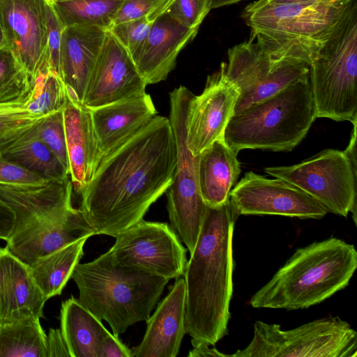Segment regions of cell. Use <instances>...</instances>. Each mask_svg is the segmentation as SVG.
I'll return each mask as SVG.
<instances>
[{"label":"cell","instance_id":"6da1fadb","mask_svg":"<svg viewBox=\"0 0 357 357\" xmlns=\"http://www.w3.org/2000/svg\"><path fill=\"white\" fill-rule=\"evenodd\" d=\"M176 145L169 119L155 115L102 158L81 193L96 234L114 237L142 220L172 183Z\"/></svg>","mask_w":357,"mask_h":357},{"label":"cell","instance_id":"7a4b0ae2","mask_svg":"<svg viewBox=\"0 0 357 357\" xmlns=\"http://www.w3.org/2000/svg\"><path fill=\"white\" fill-rule=\"evenodd\" d=\"M239 216L230 199L206 205L195 247L184 272L186 333L215 345L228 333L233 294L232 239Z\"/></svg>","mask_w":357,"mask_h":357},{"label":"cell","instance_id":"3957f363","mask_svg":"<svg viewBox=\"0 0 357 357\" xmlns=\"http://www.w3.org/2000/svg\"><path fill=\"white\" fill-rule=\"evenodd\" d=\"M357 268L354 245L336 237L297 249L250 300L254 308H308L345 288Z\"/></svg>","mask_w":357,"mask_h":357},{"label":"cell","instance_id":"277c9868","mask_svg":"<svg viewBox=\"0 0 357 357\" xmlns=\"http://www.w3.org/2000/svg\"><path fill=\"white\" fill-rule=\"evenodd\" d=\"M71 278L79 301L107 322L116 337L147 320L169 282L116 263L109 250L91 261L78 263Z\"/></svg>","mask_w":357,"mask_h":357},{"label":"cell","instance_id":"5b68a950","mask_svg":"<svg viewBox=\"0 0 357 357\" xmlns=\"http://www.w3.org/2000/svg\"><path fill=\"white\" fill-rule=\"evenodd\" d=\"M350 0L273 3L258 0L241 17L252 38L273 61H297L310 66Z\"/></svg>","mask_w":357,"mask_h":357},{"label":"cell","instance_id":"8992f818","mask_svg":"<svg viewBox=\"0 0 357 357\" xmlns=\"http://www.w3.org/2000/svg\"><path fill=\"white\" fill-rule=\"evenodd\" d=\"M315 119L309 76L234 114L224 139L236 154L243 149L289 151Z\"/></svg>","mask_w":357,"mask_h":357},{"label":"cell","instance_id":"52a82bcc","mask_svg":"<svg viewBox=\"0 0 357 357\" xmlns=\"http://www.w3.org/2000/svg\"><path fill=\"white\" fill-rule=\"evenodd\" d=\"M357 0H350L310 66L317 118L357 123Z\"/></svg>","mask_w":357,"mask_h":357},{"label":"cell","instance_id":"ba28073f","mask_svg":"<svg viewBox=\"0 0 357 357\" xmlns=\"http://www.w3.org/2000/svg\"><path fill=\"white\" fill-rule=\"evenodd\" d=\"M253 337L232 357H356L357 333L338 317L315 319L282 330L276 324L256 321Z\"/></svg>","mask_w":357,"mask_h":357},{"label":"cell","instance_id":"9c48e42d","mask_svg":"<svg viewBox=\"0 0 357 357\" xmlns=\"http://www.w3.org/2000/svg\"><path fill=\"white\" fill-rule=\"evenodd\" d=\"M193 96L184 86L169 93V119L176 141V165L172 183L165 192L171 227L190 254L195 247L206 208L198 183V155H192L186 142L188 114Z\"/></svg>","mask_w":357,"mask_h":357},{"label":"cell","instance_id":"30bf717a","mask_svg":"<svg viewBox=\"0 0 357 357\" xmlns=\"http://www.w3.org/2000/svg\"><path fill=\"white\" fill-rule=\"evenodd\" d=\"M264 172L303 190L328 212L344 218L351 213L356 224L357 167L344 151L326 149L300 163L266 167Z\"/></svg>","mask_w":357,"mask_h":357},{"label":"cell","instance_id":"8fae6325","mask_svg":"<svg viewBox=\"0 0 357 357\" xmlns=\"http://www.w3.org/2000/svg\"><path fill=\"white\" fill-rule=\"evenodd\" d=\"M227 54L225 73L239 91L234 114L310 76L308 64L273 61L252 37L229 49Z\"/></svg>","mask_w":357,"mask_h":357},{"label":"cell","instance_id":"7c38bea8","mask_svg":"<svg viewBox=\"0 0 357 357\" xmlns=\"http://www.w3.org/2000/svg\"><path fill=\"white\" fill-rule=\"evenodd\" d=\"M114 238L109 251L116 263L169 280L183 275L187 249L167 223L142 219Z\"/></svg>","mask_w":357,"mask_h":357},{"label":"cell","instance_id":"4fadbf2b","mask_svg":"<svg viewBox=\"0 0 357 357\" xmlns=\"http://www.w3.org/2000/svg\"><path fill=\"white\" fill-rule=\"evenodd\" d=\"M229 199L239 215L321 219L328 213L319 201L287 181L268 178L251 171L235 184Z\"/></svg>","mask_w":357,"mask_h":357},{"label":"cell","instance_id":"5bb4252c","mask_svg":"<svg viewBox=\"0 0 357 357\" xmlns=\"http://www.w3.org/2000/svg\"><path fill=\"white\" fill-rule=\"evenodd\" d=\"M45 0H0L7 46L33 79L50 70L47 52Z\"/></svg>","mask_w":357,"mask_h":357},{"label":"cell","instance_id":"9a60e30c","mask_svg":"<svg viewBox=\"0 0 357 357\" xmlns=\"http://www.w3.org/2000/svg\"><path fill=\"white\" fill-rule=\"evenodd\" d=\"M238 95L237 87L226 75L222 62L218 71L208 76L202 93L194 95L190 103L186 142L193 155L224 137Z\"/></svg>","mask_w":357,"mask_h":357},{"label":"cell","instance_id":"2e32d148","mask_svg":"<svg viewBox=\"0 0 357 357\" xmlns=\"http://www.w3.org/2000/svg\"><path fill=\"white\" fill-rule=\"evenodd\" d=\"M146 86L128 52L107 30L82 105H107L142 94Z\"/></svg>","mask_w":357,"mask_h":357},{"label":"cell","instance_id":"e0dca14e","mask_svg":"<svg viewBox=\"0 0 357 357\" xmlns=\"http://www.w3.org/2000/svg\"><path fill=\"white\" fill-rule=\"evenodd\" d=\"M96 235L79 208L66 214L37 222L13 233L6 248L29 266L82 238Z\"/></svg>","mask_w":357,"mask_h":357},{"label":"cell","instance_id":"ac0fdd59","mask_svg":"<svg viewBox=\"0 0 357 357\" xmlns=\"http://www.w3.org/2000/svg\"><path fill=\"white\" fill-rule=\"evenodd\" d=\"M185 313V281L180 277L146 321L142 342L130 349L132 357H176L187 333Z\"/></svg>","mask_w":357,"mask_h":357},{"label":"cell","instance_id":"d6986e66","mask_svg":"<svg viewBox=\"0 0 357 357\" xmlns=\"http://www.w3.org/2000/svg\"><path fill=\"white\" fill-rule=\"evenodd\" d=\"M107 30L86 25L64 27L60 46V77L68 97L80 105Z\"/></svg>","mask_w":357,"mask_h":357},{"label":"cell","instance_id":"ffe728a7","mask_svg":"<svg viewBox=\"0 0 357 357\" xmlns=\"http://www.w3.org/2000/svg\"><path fill=\"white\" fill-rule=\"evenodd\" d=\"M198 29L186 28L167 14L156 17L137 54L132 59L146 84L164 81L174 70L180 52Z\"/></svg>","mask_w":357,"mask_h":357},{"label":"cell","instance_id":"44dd1931","mask_svg":"<svg viewBox=\"0 0 357 357\" xmlns=\"http://www.w3.org/2000/svg\"><path fill=\"white\" fill-rule=\"evenodd\" d=\"M47 300L29 266L0 248V324L40 319Z\"/></svg>","mask_w":357,"mask_h":357},{"label":"cell","instance_id":"7402d4cb","mask_svg":"<svg viewBox=\"0 0 357 357\" xmlns=\"http://www.w3.org/2000/svg\"><path fill=\"white\" fill-rule=\"evenodd\" d=\"M70 177L42 185H0V199L15 213L13 232L37 222L54 218L73 208Z\"/></svg>","mask_w":357,"mask_h":357},{"label":"cell","instance_id":"603a6c76","mask_svg":"<svg viewBox=\"0 0 357 357\" xmlns=\"http://www.w3.org/2000/svg\"><path fill=\"white\" fill-rule=\"evenodd\" d=\"M63 114L69 176L73 189L81 195L95 174L103 154L95 132L91 110L68 97Z\"/></svg>","mask_w":357,"mask_h":357},{"label":"cell","instance_id":"cb8c5ba5","mask_svg":"<svg viewBox=\"0 0 357 357\" xmlns=\"http://www.w3.org/2000/svg\"><path fill=\"white\" fill-rule=\"evenodd\" d=\"M90 110L103 156L157 115L152 98L146 92Z\"/></svg>","mask_w":357,"mask_h":357},{"label":"cell","instance_id":"d4e9b609","mask_svg":"<svg viewBox=\"0 0 357 357\" xmlns=\"http://www.w3.org/2000/svg\"><path fill=\"white\" fill-rule=\"evenodd\" d=\"M236 154L224 137L213 142L198 155V183L206 205L216 206L229 198L241 173Z\"/></svg>","mask_w":357,"mask_h":357},{"label":"cell","instance_id":"484cf974","mask_svg":"<svg viewBox=\"0 0 357 357\" xmlns=\"http://www.w3.org/2000/svg\"><path fill=\"white\" fill-rule=\"evenodd\" d=\"M60 321L70 357H98L102 342L109 333L102 320L71 296L61 304Z\"/></svg>","mask_w":357,"mask_h":357},{"label":"cell","instance_id":"4316f807","mask_svg":"<svg viewBox=\"0 0 357 357\" xmlns=\"http://www.w3.org/2000/svg\"><path fill=\"white\" fill-rule=\"evenodd\" d=\"M34 126L1 149L0 154L48 181L70 177L67 169L37 137Z\"/></svg>","mask_w":357,"mask_h":357},{"label":"cell","instance_id":"83f0119b","mask_svg":"<svg viewBox=\"0 0 357 357\" xmlns=\"http://www.w3.org/2000/svg\"><path fill=\"white\" fill-rule=\"evenodd\" d=\"M86 240L77 241L29 266L33 279L47 299L61 294L84 255Z\"/></svg>","mask_w":357,"mask_h":357},{"label":"cell","instance_id":"f1b7e54d","mask_svg":"<svg viewBox=\"0 0 357 357\" xmlns=\"http://www.w3.org/2000/svg\"><path fill=\"white\" fill-rule=\"evenodd\" d=\"M46 339L38 317L0 324V357H47Z\"/></svg>","mask_w":357,"mask_h":357},{"label":"cell","instance_id":"f546056e","mask_svg":"<svg viewBox=\"0 0 357 357\" xmlns=\"http://www.w3.org/2000/svg\"><path fill=\"white\" fill-rule=\"evenodd\" d=\"M123 0H57L52 6L64 27L97 26L109 30Z\"/></svg>","mask_w":357,"mask_h":357},{"label":"cell","instance_id":"4dcf8cb0","mask_svg":"<svg viewBox=\"0 0 357 357\" xmlns=\"http://www.w3.org/2000/svg\"><path fill=\"white\" fill-rule=\"evenodd\" d=\"M68 98L61 78L50 70H46L34 79L32 91L22 106L33 115L44 116L62 110Z\"/></svg>","mask_w":357,"mask_h":357},{"label":"cell","instance_id":"1f68e13d","mask_svg":"<svg viewBox=\"0 0 357 357\" xmlns=\"http://www.w3.org/2000/svg\"><path fill=\"white\" fill-rule=\"evenodd\" d=\"M33 79L26 72L12 50L0 49V105H22L28 99Z\"/></svg>","mask_w":357,"mask_h":357},{"label":"cell","instance_id":"d6a6232c","mask_svg":"<svg viewBox=\"0 0 357 357\" xmlns=\"http://www.w3.org/2000/svg\"><path fill=\"white\" fill-rule=\"evenodd\" d=\"M211 10V0H167L148 18L153 21L167 14L186 28L199 29Z\"/></svg>","mask_w":357,"mask_h":357},{"label":"cell","instance_id":"836d02e7","mask_svg":"<svg viewBox=\"0 0 357 357\" xmlns=\"http://www.w3.org/2000/svg\"><path fill=\"white\" fill-rule=\"evenodd\" d=\"M34 130L37 137L54 153L68 171L63 109L44 116L34 126Z\"/></svg>","mask_w":357,"mask_h":357},{"label":"cell","instance_id":"e575fe53","mask_svg":"<svg viewBox=\"0 0 357 357\" xmlns=\"http://www.w3.org/2000/svg\"><path fill=\"white\" fill-rule=\"evenodd\" d=\"M153 21L148 17H143L113 24L109 31L128 52L132 59L144 43Z\"/></svg>","mask_w":357,"mask_h":357},{"label":"cell","instance_id":"d590c367","mask_svg":"<svg viewBox=\"0 0 357 357\" xmlns=\"http://www.w3.org/2000/svg\"><path fill=\"white\" fill-rule=\"evenodd\" d=\"M44 116H35L28 112L0 115V151Z\"/></svg>","mask_w":357,"mask_h":357},{"label":"cell","instance_id":"8d00e7d4","mask_svg":"<svg viewBox=\"0 0 357 357\" xmlns=\"http://www.w3.org/2000/svg\"><path fill=\"white\" fill-rule=\"evenodd\" d=\"M47 52L50 70L60 77V46L64 29L52 3L46 4Z\"/></svg>","mask_w":357,"mask_h":357},{"label":"cell","instance_id":"74e56055","mask_svg":"<svg viewBox=\"0 0 357 357\" xmlns=\"http://www.w3.org/2000/svg\"><path fill=\"white\" fill-rule=\"evenodd\" d=\"M49 181L39 175L6 159L0 154V185H42Z\"/></svg>","mask_w":357,"mask_h":357},{"label":"cell","instance_id":"f35d334b","mask_svg":"<svg viewBox=\"0 0 357 357\" xmlns=\"http://www.w3.org/2000/svg\"><path fill=\"white\" fill-rule=\"evenodd\" d=\"M167 0H123L114 24L149 17Z\"/></svg>","mask_w":357,"mask_h":357},{"label":"cell","instance_id":"ab89813d","mask_svg":"<svg viewBox=\"0 0 357 357\" xmlns=\"http://www.w3.org/2000/svg\"><path fill=\"white\" fill-rule=\"evenodd\" d=\"M98 357H132V353L119 337L109 333L102 342Z\"/></svg>","mask_w":357,"mask_h":357},{"label":"cell","instance_id":"60d3db41","mask_svg":"<svg viewBox=\"0 0 357 357\" xmlns=\"http://www.w3.org/2000/svg\"><path fill=\"white\" fill-rule=\"evenodd\" d=\"M47 357L65 356L70 354L61 329L50 328L46 339Z\"/></svg>","mask_w":357,"mask_h":357},{"label":"cell","instance_id":"b9f144b4","mask_svg":"<svg viewBox=\"0 0 357 357\" xmlns=\"http://www.w3.org/2000/svg\"><path fill=\"white\" fill-rule=\"evenodd\" d=\"M16 223L14 211L0 199V239L6 241L13 234Z\"/></svg>","mask_w":357,"mask_h":357},{"label":"cell","instance_id":"7bdbcfd3","mask_svg":"<svg viewBox=\"0 0 357 357\" xmlns=\"http://www.w3.org/2000/svg\"><path fill=\"white\" fill-rule=\"evenodd\" d=\"M193 348L189 351L188 357H227L228 354H225L218 351L215 347L211 348L210 344L198 341L191 340Z\"/></svg>","mask_w":357,"mask_h":357},{"label":"cell","instance_id":"ee69618b","mask_svg":"<svg viewBox=\"0 0 357 357\" xmlns=\"http://www.w3.org/2000/svg\"><path fill=\"white\" fill-rule=\"evenodd\" d=\"M26 112L28 111H26L22 105H0V115Z\"/></svg>","mask_w":357,"mask_h":357},{"label":"cell","instance_id":"f6af8a7d","mask_svg":"<svg viewBox=\"0 0 357 357\" xmlns=\"http://www.w3.org/2000/svg\"><path fill=\"white\" fill-rule=\"evenodd\" d=\"M242 0H211V9L236 3Z\"/></svg>","mask_w":357,"mask_h":357},{"label":"cell","instance_id":"bcb514c9","mask_svg":"<svg viewBox=\"0 0 357 357\" xmlns=\"http://www.w3.org/2000/svg\"><path fill=\"white\" fill-rule=\"evenodd\" d=\"M268 1L273 3H312L317 2L323 0H267Z\"/></svg>","mask_w":357,"mask_h":357},{"label":"cell","instance_id":"7dc6e473","mask_svg":"<svg viewBox=\"0 0 357 357\" xmlns=\"http://www.w3.org/2000/svg\"><path fill=\"white\" fill-rule=\"evenodd\" d=\"M6 45H7V42H6V36H5V33H4V30H3L1 19L0 17V49Z\"/></svg>","mask_w":357,"mask_h":357},{"label":"cell","instance_id":"c3c4849f","mask_svg":"<svg viewBox=\"0 0 357 357\" xmlns=\"http://www.w3.org/2000/svg\"><path fill=\"white\" fill-rule=\"evenodd\" d=\"M45 1L49 2V3H54V1H56L57 0H45Z\"/></svg>","mask_w":357,"mask_h":357}]
</instances>
